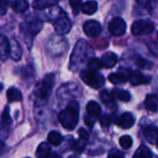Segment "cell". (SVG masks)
Listing matches in <instances>:
<instances>
[{"mask_svg": "<svg viewBox=\"0 0 158 158\" xmlns=\"http://www.w3.org/2000/svg\"><path fill=\"white\" fill-rule=\"evenodd\" d=\"M93 55L94 50L93 47L89 44V43L83 39H80L76 43L75 47L71 53L69 69L72 72H77L84 64V62H87Z\"/></svg>", "mask_w": 158, "mask_h": 158, "instance_id": "6da1fadb", "label": "cell"}, {"mask_svg": "<svg viewBox=\"0 0 158 158\" xmlns=\"http://www.w3.org/2000/svg\"><path fill=\"white\" fill-rule=\"evenodd\" d=\"M55 82H56V75L54 73L46 74L44 78L40 82H38L33 93L35 106H42L47 103L52 94Z\"/></svg>", "mask_w": 158, "mask_h": 158, "instance_id": "7a4b0ae2", "label": "cell"}, {"mask_svg": "<svg viewBox=\"0 0 158 158\" xmlns=\"http://www.w3.org/2000/svg\"><path fill=\"white\" fill-rule=\"evenodd\" d=\"M80 105L75 100H70L68 106L58 114V121L67 131H73L79 122Z\"/></svg>", "mask_w": 158, "mask_h": 158, "instance_id": "3957f363", "label": "cell"}, {"mask_svg": "<svg viewBox=\"0 0 158 158\" xmlns=\"http://www.w3.org/2000/svg\"><path fill=\"white\" fill-rule=\"evenodd\" d=\"M43 29V21L34 17H30L26 20L20 23L19 25V31L20 35L23 38L24 42L26 43L29 49L32 47L33 40L36 35L42 31Z\"/></svg>", "mask_w": 158, "mask_h": 158, "instance_id": "277c9868", "label": "cell"}, {"mask_svg": "<svg viewBox=\"0 0 158 158\" xmlns=\"http://www.w3.org/2000/svg\"><path fill=\"white\" fill-rule=\"evenodd\" d=\"M56 11L54 10L51 11L54 17L51 18L50 21H52L54 29L57 34L59 35L67 34L71 30V21L68 17L67 13L63 9H61L60 7H56Z\"/></svg>", "mask_w": 158, "mask_h": 158, "instance_id": "5b68a950", "label": "cell"}, {"mask_svg": "<svg viewBox=\"0 0 158 158\" xmlns=\"http://www.w3.org/2000/svg\"><path fill=\"white\" fill-rule=\"evenodd\" d=\"M69 43L66 38L61 35L52 36L46 44V52L49 56L53 57H57L63 56L68 50Z\"/></svg>", "mask_w": 158, "mask_h": 158, "instance_id": "8992f818", "label": "cell"}, {"mask_svg": "<svg viewBox=\"0 0 158 158\" xmlns=\"http://www.w3.org/2000/svg\"><path fill=\"white\" fill-rule=\"evenodd\" d=\"M81 81L93 89H100L106 83V79L103 74L98 70H94L90 69H83L81 72Z\"/></svg>", "mask_w": 158, "mask_h": 158, "instance_id": "52a82bcc", "label": "cell"}, {"mask_svg": "<svg viewBox=\"0 0 158 158\" xmlns=\"http://www.w3.org/2000/svg\"><path fill=\"white\" fill-rule=\"evenodd\" d=\"M81 94V88L80 85L74 82H68L61 85L56 91V96L60 100H73L79 97Z\"/></svg>", "mask_w": 158, "mask_h": 158, "instance_id": "ba28073f", "label": "cell"}, {"mask_svg": "<svg viewBox=\"0 0 158 158\" xmlns=\"http://www.w3.org/2000/svg\"><path fill=\"white\" fill-rule=\"evenodd\" d=\"M155 29V23L149 19H138L131 25V32L135 36L151 34Z\"/></svg>", "mask_w": 158, "mask_h": 158, "instance_id": "9c48e42d", "label": "cell"}, {"mask_svg": "<svg viewBox=\"0 0 158 158\" xmlns=\"http://www.w3.org/2000/svg\"><path fill=\"white\" fill-rule=\"evenodd\" d=\"M127 30V24L123 19L117 17L114 18L108 24V31L109 32L116 37L122 36L125 34Z\"/></svg>", "mask_w": 158, "mask_h": 158, "instance_id": "30bf717a", "label": "cell"}, {"mask_svg": "<svg viewBox=\"0 0 158 158\" xmlns=\"http://www.w3.org/2000/svg\"><path fill=\"white\" fill-rule=\"evenodd\" d=\"M83 31L90 38H96L102 32V26L97 20H87L83 24Z\"/></svg>", "mask_w": 158, "mask_h": 158, "instance_id": "8fae6325", "label": "cell"}, {"mask_svg": "<svg viewBox=\"0 0 158 158\" xmlns=\"http://www.w3.org/2000/svg\"><path fill=\"white\" fill-rule=\"evenodd\" d=\"M129 81L131 85L133 86H138V85H143V84H149L152 81V76L145 75L138 70L133 71L130 70V76H129Z\"/></svg>", "mask_w": 158, "mask_h": 158, "instance_id": "7c38bea8", "label": "cell"}, {"mask_svg": "<svg viewBox=\"0 0 158 158\" xmlns=\"http://www.w3.org/2000/svg\"><path fill=\"white\" fill-rule=\"evenodd\" d=\"M131 69H119L117 72L111 73L108 76V81L113 84H121L129 81Z\"/></svg>", "mask_w": 158, "mask_h": 158, "instance_id": "4fadbf2b", "label": "cell"}, {"mask_svg": "<svg viewBox=\"0 0 158 158\" xmlns=\"http://www.w3.org/2000/svg\"><path fill=\"white\" fill-rule=\"evenodd\" d=\"M12 120L10 118V113H9V107L6 106L4 111L1 114L0 117V134H6L10 126H11Z\"/></svg>", "mask_w": 158, "mask_h": 158, "instance_id": "5bb4252c", "label": "cell"}, {"mask_svg": "<svg viewBox=\"0 0 158 158\" xmlns=\"http://www.w3.org/2000/svg\"><path fill=\"white\" fill-rule=\"evenodd\" d=\"M134 124H135V117L133 116V114L130 112H126L122 114L118 121V125L123 130H129L132 128Z\"/></svg>", "mask_w": 158, "mask_h": 158, "instance_id": "9a60e30c", "label": "cell"}, {"mask_svg": "<svg viewBox=\"0 0 158 158\" xmlns=\"http://www.w3.org/2000/svg\"><path fill=\"white\" fill-rule=\"evenodd\" d=\"M22 56V50L19 44V42L12 38L9 41V56L14 61H19Z\"/></svg>", "mask_w": 158, "mask_h": 158, "instance_id": "2e32d148", "label": "cell"}, {"mask_svg": "<svg viewBox=\"0 0 158 158\" xmlns=\"http://www.w3.org/2000/svg\"><path fill=\"white\" fill-rule=\"evenodd\" d=\"M118 56L113 52H106L101 57V64L102 67L106 69H112L118 63Z\"/></svg>", "mask_w": 158, "mask_h": 158, "instance_id": "e0dca14e", "label": "cell"}, {"mask_svg": "<svg viewBox=\"0 0 158 158\" xmlns=\"http://www.w3.org/2000/svg\"><path fill=\"white\" fill-rule=\"evenodd\" d=\"M157 132L158 130L156 125H149L147 126L144 131H143V135L145 140L151 143V144H156V140H157Z\"/></svg>", "mask_w": 158, "mask_h": 158, "instance_id": "ac0fdd59", "label": "cell"}, {"mask_svg": "<svg viewBox=\"0 0 158 158\" xmlns=\"http://www.w3.org/2000/svg\"><path fill=\"white\" fill-rule=\"evenodd\" d=\"M86 111H87V116L97 120V118L101 116L102 109L100 105L96 101H90L86 106Z\"/></svg>", "mask_w": 158, "mask_h": 158, "instance_id": "d6986e66", "label": "cell"}, {"mask_svg": "<svg viewBox=\"0 0 158 158\" xmlns=\"http://www.w3.org/2000/svg\"><path fill=\"white\" fill-rule=\"evenodd\" d=\"M9 57V40L0 34V60L6 61Z\"/></svg>", "mask_w": 158, "mask_h": 158, "instance_id": "ffe728a7", "label": "cell"}, {"mask_svg": "<svg viewBox=\"0 0 158 158\" xmlns=\"http://www.w3.org/2000/svg\"><path fill=\"white\" fill-rule=\"evenodd\" d=\"M131 58L133 60V63L138 68H140V69H151L153 68V66H154L152 62H150L149 60L143 58L139 54L133 53L132 56H131Z\"/></svg>", "mask_w": 158, "mask_h": 158, "instance_id": "44dd1931", "label": "cell"}, {"mask_svg": "<svg viewBox=\"0 0 158 158\" xmlns=\"http://www.w3.org/2000/svg\"><path fill=\"white\" fill-rule=\"evenodd\" d=\"M158 103V97L157 94H148L145 98L144 101V106L148 111H151L153 113H156L157 112V105Z\"/></svg>", "mask_w": 158, "mask_h": 158, "instance_id": "7402d4cb", "label": "cell"}, {"mask_svg": "<svg viewBox=\"0 0 158 158\" xmlns=\"http://www.w3.org/2000/svg\"><path fill=\"white\" fill-rule=\"evenodd\" d=\"M60 0H34L32 2V7L36 10H44L55 6Z\"/></svg>", "mask_w": 158, "mask_h": 158, "instance_id": "603a6c76", "label": "cell"}, {"mask_svg": "<svg viewBox=\"0 0 158 158\" xmlns=\"http://www.w3.org/2000/svg\"><path fill=\"white\" fill-rule=\"evenodd\" d=\"M98 9V3L95 0H88L81 5V10L85 15H93Z\"/></svg>", "mask_w": 158, "mask_h": 158, "instance_id": "cb8c5ba5", "label": "cell"}, {"mask_svg": "<svg viewBox=\"0 0 158 158\" xmlns=\"http://www.w3.org/2000/svg\"><path fill=\"white\" fill-rule=\"evenodd\" d=\"M111 94L113 97L117 100H119L121 102L128 103L131 100V94L129 91L123 90V89H113Z\"/></svg>", "mask_w": 158, "mask_h": 158, "instance_id": "d4e9b609", "label": "cell"}, {"mask_svg": "<svg viewBox=\"0 0 158 158\" xmlns=\"http://www.w3.org/2000/svg\"><path fill=\"white\" fill-rule=\"evenodd\" d=\"M100 99L107 107L112 108L116 106V102H115L116 99L113 97L111 93L108 92V90H103L100 93Z\"/></svg>", "mask_w": 158, "mask_h": 158, "instance_id": "484cf974", "label": "cell"}, {"mask_svg": "<svg viewBox=\"0 0 158 158\" xmlns=\"http://www.w3.org/2000/svg\"><path fill=\"white\" fill-rule=\"evenodd\" d=\"M6 98L9 103L20 102L22 100V94L19 89H17L15 87H11L6 92Z\"/></svg>", "mask_w": 158, "mask_h": 158, "instance_id": "4316f807", "label": "cell"}, {"mask_svg": "<svg viewBox=\"0 0 158 158\" xmlns=\"http://www.w3.org/2000/svg\"><path fill=\"white\" fill-rule=\"evenodd\" d=\"M36 156L40 158L49 157L51 156V147L49 145V143H42L38 146L36 150Z\"/></svg>", "mask_w": 158, "mask_h": 158, "instance_id": "83f0119b", "label": "cell"}, {"mask_svg": "<svg viewBox=\"0 0 158 158\" xmlns=\"http://www.w3.org/2000/svg\"><path fill=\"white\" fill-rule=\"evenodd\" d=\"M47 141L50 144L55 145V146H58L62 143L63 142V137L62 135L56 131H52L48 133L47 136Z\"/></svg>", "mask_w": 158, "mask_h": 158, "instance_id": "f1b7e54d", "label": "cell"}, {"mask_svg": "<svg viewBox=\"0 0 158 158\" xmlns=\"http://www.w3.org/2000/svg\"><path fill=\"white\" fill-rule=\"evenodd\" d=\"M12 8L17 13H23L29 8V3L27 0H14L12 3Z\"/></svg>", "mask_w": 158, "mask_h": 158, "instance_id": "f546056e", "label": "cell"}, {"mask_svg": "<svg viewBox=\"0 0 158 158\" xmlns=\"http://www.w3.org/2000/svg\"><path fill=\"white\" fill-rule=\"evenodd\" d=\"M134 158H152L153 157V154L150 151V149L146 146V145H141L137 151L135 152V154L133 155Z\"/></svg>", "mask_w": 158, "mask_h": 158, "instance_id": "4dcf8cb0", "label": "cell"}, {"mask_svg": "<svg viewBox=\"0 0 158 158\" xmlns=\"http://www.w3.org/2000/svg\"><path fill=\"white\" fill-rule=\"evenodd\" d=\"M86 143H87V141L80 138V140L73 142V143L71 144V149L73 150V152H75L77 154H81L86 147Z\"/></svg>", "mask_w": 158, "mask_h": 158, "instance_id": "1f68e13d", "label": "cell"}, {"mask_svg": "<svg viewBox=\"0 0 158 158\" xmlns=\"http://www.w3.org/2000/svg\"><path fill=\"white\" fill-rule=\"evenodd\" d=\"M133 143L132 138L130 135H123L120 139H119V144L121 146L122 149L124 150H129L131 148Z\"/></svg>", "mask_w": 158, "mask_h": 158, "instance_id": "d6a6232c", "label": "cell"}, {"mask_svg": "<svg viewBox=\"0 0 158 158\" xmlns=\"http://www.w3.org/2000/svg\"><path fill=\"white\" fill-rule=\"evenodd\" d=\"M138 5L147 10H152L156 6L157 0H136Z\"/></svg>", "mask_w": 158, "mask_h": 158, "instance_id": "836d02e7", "label": "cell"}, {"mask_svg": "<svg viewBox=\"0 0 158 158\" xmlns=\"http://www.w3.org/2000/svg\"><path fill=\"white\" fill-rule=\"evenodd\" d=\"M102 68L101 60H99L96 57H90L87 61V69H94V70H99Z\"/></svg>", "mask_w": 158, "mask_h": 158, "instance_id": "e575fe53", "label": "cell"}, {"mask_svg": "<svg viewBox=\"0 0 158 158\" xmlns=\"http://www.w3.org/2000/svg\"><path fill=\"white\" fill-rule=\"evenodd\" d=\"M21 77L22 79H33L34 77V69L31 66L23 67L21 69Z\"/></svg>", "mask_w": 158, "mask_h": 158, "instance_id": "d590c367", "label": "cell"}, {"mask_svg": "<svg viewBox=\"0 0 158 158\" xmlns=\"http://www.w3.org/2000/svg\"><path fill=\"white\" fill-rule=\"evenodd\" d=\"M69 5L72 8V12L74 16L79 15L81 11V7L82 5V0H69Z\"/></svg>", "mask_w": 158, "mask_h": 158, "instance_id": "8d00e7d4", "label": "cell"}, {"mask_svg": "<svg viewBox=\"0 0 158 158\" xmlns=\"http://www.w3.org/2000/svg\"><path fill=\"white\" fill-rule=\"evenodd\" d=\"M99 118H100V124L104 129H107L110 127L112 123V117L110 115L106 114V115L100 116Z\"/></svg>", "mask_w": 158, "mask_h": 158, "instance_id": "74e56055", "label": "cell"}, {"mask_svg": "<svg viewBox=\"0 0 158 158\" xmlns=\"http://www.w3.org/2000/svg\"><path fill=\"white\" fill-rule=\"evenodd\" d=\"M107 156L109 158H123L124 157V154L118 149H111L108 152Z\"/></svg>", "mask_w": 158, "mask_h": 158, "instance_id": "f35d334b", "label": "cell"}, {"mask_svg": "<svg viewBox=\"0 0 158 158\" xmlns=\"http://www.w3.org/2000/svg\"><path fill=\"white\" fill-rule=\"evenodd\" d=\"M8 8V2L6 0H0V15L3 16L6 13Z\"/></svg>", "mask_w": 158, "mask_h": 158, "instance_id": "ab89813d", "label": "cell"}, {"mask_svg": "<svg viewBox=\"0 0 158 158\" xmlns=\"http://www.w3.org/2000/svg\"><path fill=\"white\" fill-rule=\"evenodd\" d=\"M148 48L155 56H157V43L156 42H151V44H148Z\"/></svg>", "mask_w": 158, "mask_h": 158, "instance_id": "60d3db41", "label": "cell"}, {"mask_svg": "<svg viewBox=\"0 0 158 158\" xmlns=\"http://www.w3.org/2000/svg\"><path fill=\"white\" fill-rule=\"evenodd\" d=\"M78 133H79V136H80L81 139L85 140V141H88V139H89V133L83 128H81L78 131Z\"/></svg>", "mask_w": 158, "mask_h": 158, "instance_id": "b9f144b4", "label": "cell"}, {"mask_svg": "<svg viewBox=\"0 0 158 158\" xmlns=\"http://www.w3.org/2000/svg\"><path fill=\"white\" fill-rule=\"evenodd\" d=\"M7 150V147L6 145L4 143L3 141H0V156H2L3 154H5Z\"/></svg>", "mask_w": 158, "mask_h": 158, "instance_id": "7bdbcfd3", "label": "cell"}, {"mask_svg": "<svg viewBox=\"0 0 158 158\" xmlns=\"http://www.w3.org/2000/svg\"><path fill=\"white\" fill-rule=\"evenodd\" d=\"M4 89V85L2 84V83H0V93L2 92V90Z\"/></svg>", "mask_w": 158, "mask_h": 158, "instance_id": "ee69618b", "label": "cell"}]
</instances>
